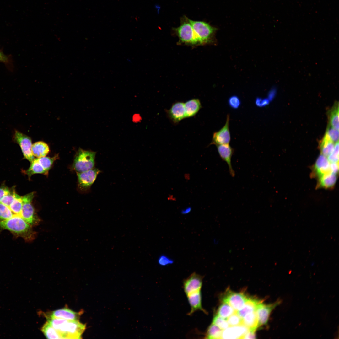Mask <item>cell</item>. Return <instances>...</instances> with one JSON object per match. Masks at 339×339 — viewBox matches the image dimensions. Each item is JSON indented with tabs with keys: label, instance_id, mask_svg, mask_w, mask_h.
Listing matches in <instances>:
<instances>
[{
	"label": "cell",
	"instance_id": "41",
	"mask_svg": "<svg viewBox=\"0 0 339 339\" xmlns=\"http://www.w3.org/2000/svg\"><path fill=\"white\" fill-rule=\"evenodd\" d=\"M10 191V190L7 187L5 186H1L0 187V201Z\"/></svg>",
	"mask_w": 339,
	"mask_h": 339
},
{
	"label": "cell",
	"instance_id": "22",
	"mask_svg": "<svg viewBox=\"0 0 339 339\" xmlns=\"http://www.w3.org/2000/svg\"><path fill=\"white\" fill-rule=\"evenodd\" d=\"M334 143L326 132L320 145L321 154L328 156L334 149L335 145Z\"/></svg>",
	"mask_w": 339,
	"mask_h": 339
},
{
	"label": "cell",
	"instance_id": "23",
	"mask_svg": "<svg viewBox=\"0 0 339 339\" xmlns=\"http://www.w3.org/2000/svg\"><path fill=\"white\" fill-rule=\"evenodd\" d=\"M242 324L249 330L256 331L259 327L257 316L256 311L246 315L242 318Z\"/></svg>",
	"mask_w": 339,
	"mask_h": 339
},
{
	"label": "cell",
	"instance_id": "4",
	"mask_svg": "<svg viewBox=\"0 0 339 339\" xmlns=\"http://www.w3.org/2000/svg\"><path fill=\"white\" fill-rule=\"evenodd\" d=\"M200 44L213 42L217 28L203 21H193L188 19Z\"/></svg>",
	"mask_w": 339,
	"mask_h": 339
},
{
	"label": "cell",
	"instance_id": "31",
	"mask_svg": "<svg viewBox=\"0 0 339 339\" xmlns=\"http://www.w3.org/2000/svg\"><path fill=\"white\" fill-rule=\"evenodd\" d=\"M22 205V196L17 194L15 199L9 207L14 214L19 215Z\"/></svg>",
	"mask_w": 339,
	"mask_h": 339
},
{
	"label": "cell",
	"instance_id": "42",
	"mask_svg": "<svg viewBox=\"0 0 339 339\" xmlns=\"http://www.w3.org/2000/svg\"><path fill=\"white\" fill-rule=\"evenodd\" d=\"M339 169L338 162L330 163V170L331 172L336 175Z\"/></svg>",
	"mask_w": 339,
	"mask_h": 339
},
{
	"label": "cell",
	"instance_id": "34",
	"mask_svg": "<svg viewBox=\"0 0 339 339\" xmlns=\"http://www.w3.org/2000/svg\"><path fill=\"white\" fill-rule=\"evenodd\" d=\"M212 323L218 326L222 330L226 329L229 326L226 319L224 318L217 315L214 316Z\"/></svg>",
	"mask_w": 339,
	"mask_h": 339
},
{
	"label": "cell",
	"instance_id": "5",
	"mask_svg": "<svg viewBox=\"0 0 339 339\" xmlns=\"http://www.w3.org/2000/svg\"><path fill=\"white\" fill-rule=\"evenodd\" d=\"M35 194L32 192L22 196L23 205L19 215L31 226L37 225L40 221L32 203Z\"/></svg>",
	"mask_w": 339,
	"mask_h": 339
},
{
	"label": "cell",
	"instance_id": "12",
	"mask_svg": "<svg viewBox=\"0 0 339 339\" xmlns=\"http://www.w3.org/2000/svg\"><path fill=\"white\" fill-rule=\"evenodd\" d=\"M168 117L173 124H178L181 120L186 118L184 103L177 102L173 103L169 110H166Z\"/></svg>",
	"mask_w": 339,
	"mask_h": 339
},
{
	"label": "cell",
	"instance_id": "19",
	"mask_svg": "<svg viewBox=\"0 0 339 339\" xmlns=\"http://www.w3.org/2000/svg\"><path fill=\"white\" fill-rule=\"evenodd\" d=\"M186 118L193 117L198 112L202 107L200 100L198 99L190 100L184 103Z\"/></svg>",
	"mask_w": 339,
	"mask_h": 339
},
{
	"label": "cell",
	"instance_id": "3",
	"mask_svg": "<svg viewBox=\"0 0 339 339\" xmlns=\"http://www.w3.org/2000/svg\"><path fill=\"white\" fill-rule=\"evenodd\" d=\"M96 153L79 148L76 153L72 169L77 173L84 172L94 168Z\"/></svg>",
	"mask_w": 339,
	"mask_h": 339
},
{
	"label": "cell",
	"instance_id": "40",
	"mask_svg": "<svg viewBox=\"0 0 339 339\" xmlns=\"http://www.w3.org/2000/svg\"><path fill=\"white\" fill-rule=\"evenodd\" d=\"M255 103L257 106L261 107L267 105L269 103V100L266 99L258 98L256 99Z\"/></svg>",
	"mask_w": 339,
	"mask_h": 339
},
{
	"label": "cell",
	"instance_id": "29",
	"mask_svg": "<svg viewBox=\"0 0 339 339\" xmlns=\"http://www.w3.org/2000/svg\"><path fill=\"white\" fill-rule=\"evenodd\" d=\"M58 158L59 156L57 154L52 157L44 156L37 158V159L44 169L46 171L48 172L51 168L54 161Z\"/></svg>",
	"mask_w": 339,
	"mask_h": 339
},
{
	"label": "cell",
	"instance_id": "14",
	"mask_svg": "<svg viewBox=\"0 0 339 339\" xmlns=\"http://www.w3.org/2000/svg\"><path fill=\"white\" fill-rule=\"evenodd\" d=\"M249 330V329L243 324L230 326L222 331L221 338L243 339Z\"/></svg>",
	"mask_w": 339,
	"mask_h": 339
},
{
	"label": "cell",
	"instance_id": "18",
	"mask_svg": "<svg viewBox=\"0 0 339 339\" xmlns=\"http://www.w3.org/2000/svg\"><path fill=\"white\" fill-rule=\"evenodd\" d=\"M187 296L191 309L189 315H191L197 310H200L206 312L202 306L201 291L191 293Z\"/></svg>",
	"mask_w": 339,
	"mask_h": 339
},
{
	"label": "cell",
	"instance_id": "2",
	"mask_svg": "<svg viewBox=\"0 0 339 339\" xmlns=\"http://www.w3.org/2000/svg\"><path fill=\"white\" fill-rule=\"evenodd\" d=\"M31 226L18 215L14 214L11 218L0 222V228L9 230L28 241L33 240L36 236Z\"/></svg>",
	"mask_w": 339,
	"mask_h": 339
},
{
	"label": "cell",
	"instance_id": "15",
	"mask_svg": "<svg viewBox=\"0 0 339 339\" xmlns=\"http://www.w3.org/2000/svg\"><path fill=\"white\" fill-rule=\"evenodd\" d=\"M218 153L222 159L227 164L229 171L231 175L234 177L235 173L233 169L231 163V159L234 153V149L229 144L216 145Z\"/></svg>",
	"mask_w": 339,
	"mask_h": 339
},
{
	"label": "cell",
	"instance_id": "6",
	"mask_svg": "<svg viewBox=\"0 0 339 339\" xmlns=\"http://www.w3.org/2000/svg\"><path fill=\"white\" fill-rule=\"evenodd\" d=\"M175 30L181 42L191 45L200 44L188 19Z\"/></svg>",
	"mask_w": 339,
	"mask_h": 339
},
{
	"label": "cell",
	"instance_id": "9",
	"mask_svg": "<svg viewBox=\"0 0 339 339\" xmlns=\"http://www.w3.org/2000/svg\"><path fill=\"white\" fill-rule=\"evenodd\" d=\"M262 302L258 304L256 310L259 327L267 325L271 312L281 304L282 301L279 299L272 303L268 304H263Z\"/></svg>",
	"mask_w": 339,
	"mask_h": 339
},
{
	"label": "cell",
	"instance_id": "39",
	"mask_svg": "<svg viewBox=\"0 0 339 339\" xmlns=\"http://www.w3.org/2000/svg\"><path fill=\"white\" fill-rule=\"evenodd\" d=\"M158 261L159 263L162 266H165L173 263V261L172 260L164 255L160 257Z\"/></svg>",
	"mask_w": 339,
	"mask_h": 339
},
{
	"label": "cell",
	"instance_id": "20",
	"mask_svg": "<svg viewBox=\"0 0 339 339\" xmlns=\"http://www.w3.org/2000/svg\"><path fill=\"white\" fill-rule=\"evenodd\" d=\"M262 301L257 299L249 297L243 308L237 312L242 318L247 314L256 311L257 305Z\"/></svg>",
	"mask_w": 339,
	"mask_h": 339
},
{
	"label": "cell",
	"instance_id": "32",
	"mask_svg": "<svg viewBox=\"0 0 339 339\" xmlns=\"http://www.w3.org/2000/svg\"><path fill=\"white\" fill-rule=\"evenodd\" d=\"M14 215L8 207L0 202V222L11 218Z\"/></svg>",
	"mask_w": 339,
	"mask_h": 339
},
{
	"label": "cell",
	"instance_id": "33",
	"mask_svg": "<svg viewBox=\"0 0 339 339\" xmlns=\"http://www.w3.org/2000/svg\"><path fill=\"white\" fill-rule=\"evenodd\" d=\"M227 319L229 326H234L242 324V318L237 311L228 317Z\"/></svg>",
	"mask_w": 339,
	"mask_h": 339
},
{
	"label": "cell",
	"instance_id": "28",
	"mask_svg": "<svg viewBox=\"0 0 339 339\" xmlns=\"http://www.w3.org/2000/svg\"><path fill=\"white\" fill-rule=\"evenodd\" d=\"M236 312L229 305L223 303L219 307L217 315L225 319H227L230 315Z\"/></svg>",
	"mask_w": 339,
	"mask_h": 339
},
{
	"label": "cell",
	"instance_id": "27",
	"mask_svg": "<svg viewBox=\"0 0 339 339\" xmlns=\"http://www.w3.org/2000/svg\"><path fill=\"white\" fill-rule=\"evenodd\" d=\"M41 330L47 339H62L59 333L47 321L43 325Z\"/></svg>",
	"mask_w": 339,
	"mask_h": 339
},
{
	"label": "cell",
	"instance_id": "26",
	"mask_svg": "<svg viewBox=\"0 0 339 339\" xmlns=\"http://www.w3.org/2000/svg\"><path fill=\"white\" fill-rule=\"evenodd\" d=\"M25 172L29 178L35 174H40L48 175V172L46 171L40 164L37 158H35L31 162L30 167Z\"/></svg>",
	"mask_w": 339,
	"mask_h": 339
},
{
	"label": "cell",
	"instance_id": "43",
	"mask_svg": "<svg viewBox=\"0 0 339 339\" xmlns=\"http://www.w3.org/2000/svg\"><path fill=\"white\" fill-rule=\"evenodd\" d=\"M256 331L250 330L245 334L243 339H255L256 338Z\"/></svg>",
	"mask_w": 339,
	"mask_h": 339
},
{
	"label": "cell",
	"instance_id": "36",
	"mask_svg": "<svg viewBox=\"0 0 339 339\" xmlns=\"http://www.w3.org/2000/svg\"><path fill=\"white\" fill-rule=\"evenodd\" d=\"M327 159L330 163L338 162L339 142L336 143L332 152L328 156Z\"/></svg>",
	"mask_w": 339,
	"mask_h": 339
},
{
	"label": "cell",
	"instance_id": "45",
	"mask_svg": "<svg viewBox=\"0 0 339 339\" xmlns=\"http://www.w3.org/2000/svg\"><path fill=\"white\" fill-rule=\"evenodd\" d=\"M191 210V208H187L185 209L182 212V213H183V214H186V213H187L189 212Z\"/></svg>",
	"mask_w": 339,
	"mask_h": 339
},
{
	"label": "cell",
	"instance_id": "30",
	"mask_svg": "<svg viewBox=\"0 0 339 339\" xmlns=\"http://www.w3.org/2000/svg\"><path fill=\"white\" fill-rule=\"evenodd\" d=\"M222 330L215 325L212 323L209 326L206 334V338L221 339Z\"/></svg>",
	"mask_w": 339,
	"mask_h": 339
},
{
	"label": "cell",
	"instance_id": "17",
	"mask_svg": "<svg viewBox=\"0 0 339 339\" xmlns=\"http://www.w3.org/2000/svg\"><path fill=\"white\" fill-rule=\"evenodd\" d=\"M314 172L318 178L331 172L330 163L326 156L321 154L320 155L314 165Z\"/></svg>",
	"mask_w": 339,
	"mask_h": 339
},
{
	"label": "cell",
	"instance_id": "38",
	"mask_svg": "<svg viewBox=\"0 0 339 339\" xmlns=\"http://www.w3.org/2000/svg\"><path fill=\"white\" fill-rule=\"evenodd\" d=\"M228 103L231 108L237 109L240 106L241 101L238 97L234 95L229 98L228 100Z\"/></svg>",
	"mask_w": 339,
	"mask_h": 339
},
{
	"label": "cell",
	"instance_id": "7",
	"mask_svg": "<svg viewBox=\"0 0 339 339\" xmlns=\"http://www.w3.org/2000/svg\"><path fill=\"white\" fill-rule=\"evenodd\" d=\"M249 297L242 292L237 293L228 289L222 298L223 303H226L237 311L241 309Z\"/></svg>",
	"mask_w": 339,
	"mask_h": 339
},
{
	"label": "cell",
	"instance_id": "25",
	"mask_svg": "<svg viewBox=\"0 0 339 339\" xmlns=\"http://www.w3.org/2000/svg\"><path fill=\"white\" fill-rule=\"evenodd\" d=\"M336 179V175L330 172L319 178V185L326 188H331L335 184Z\"/></svg>",
	"mask_w": 339,
	"mask_h": 339
},
{
	"label": "cell",
	"instance_id": "11",
	"mask_svg": "<svg viewBox=\"0 0 339 339\" xmlns=\"http://www.w3.org/2000/svg\"><path fill=\"white\" fill-rule=\"evenodd\" d=\"M229 121L230 116L228 114L224 126L218 131L213 133L212 142L210 145L215 144L216 146L229 144L231 140L229 129Z\"/></svg>",
	"mask_w": 339,
	"mask_h": 339
},
{
	"label": "cell",
	"instance_id": "44",
	"mask_svg": "<svg viewBox=\"0 0 339 339\" xmlns=\"http://www.w3.org/2000/svg\"><path fill=\"white\" fill-rule=\"evenodd\" d=\"M6 58L0 51V61H5Z\"/></svg>",
	"mask_w": 339,
	"mask_h": 339
},
{
	"label": "cell",
	"instance_id": "10",
	"mask_svg": "<svg viewBox=\"0 0 339 339\" xmlns=\"http://www.w3.org/2000/svg\"><path fill=\"white\" fill-rule=\"evenodd\" d=\"M100 172L98 169L93 168L84 172L77 173L78 185L80 189L85 191L89 189Z\"/></svg>",
	"mask_w": 339,
	"mask_h": 339
},
{
	"label": "cell",
	"instance_id": "21",
	"mask_svg": "<svg viewBox=\"0 0 339 339\" xmlns=\"http://www.w3.org/2000/svg\"><path fill=\"white\" fill-rule=\"evenodd\" d=\"M50 151L48 145L44 142L38 141L32 145V154L34 156L37 158L46 156Z\"/></svg>",
	"mask_w": 339,
	"mask_h": 339
},
{
	"label": "cell",
	"instance_id": "16",
	"mask_svg": "<svg viewBox=\"0 0 339 339\" xmlns=\"http://www.w3.org/2000/svg\"><path fill=\"white\" fill-rule=\"evenodd\" d=\"M83 311L74 312L65 308L58 309L47 314L46 317L60 318L70 320H79Z\"/></svg>",
	"mask_w": 339,
	"mask_h": 339
},
{
	"label": "cell",
	"instance_id": "37",
	"mask_svg": "<svg viewBox=\"0 0 339 339\" xmlns=\"http://www.w3.org/2000/svg\"><path fill=\"white\" fill-rule=\"evenodd\" d=\"M326 133L334 143H336L338 141V130H336L329 125L327 127Z\"/></svg>",
	"mask_w": 339,
	"mask_h": 339
},
{
	"label": "cell",
	"instance_id": "8",
	"mask_svg": "<svg viewBox=\"0 0 339 339\" xmlns=\"http://www.w3.org/2000/svg\"><path fill=\"white\" fill-rule=\"evenodd\" d=\"M14 139L20 146L24 158L31 163L35 159L32 152V144L31 138L18 131H15Z\"/></svg>",
	"mask_w": 339,
	"mask_h": 339
},
{
	"label": "cell",
	"instance_id": "24",
	"mask_svg": "<svg viewBox=\"0 0 339 339\" xmlns=\"http://www.w3.org/2000/svg\"><path fill=\"white\" fill-rule=\"evenodd\" d=\"M329 125L339 130V103L336 101L329 113Z\"/></svg>",
	"mask_w": 339,
	"mask_h": 339
},
{
	"label": "cell",
	"instance_id": "35",
	"mask_svg": "<svg viewBox=\"0 0 339 339\" xmlns=\"http://www.w3.org/2000/svg\"><path fill=\"white\" fill-rule=\"evenodd\" d=\"M16 194L14 190H10L1 200L0 202L9 207L15 199Z\"/></svg>",
	"mask_w": 339,
	"mask_h": 339
},
{
	"label": "cell",
	"instance_id": "1",
	"mask_svg": "<svg viewBox=\"0 0 339 339\" xmlns=\"http://www.w3.org/2000/svg\"><path fill=\"white\" fill-rule=\"evenodd\" d=\"M47 321L59 333L62 339H80L86 329V325L79 320L46 317Z\"/></svg>",
	"mask_w": 339,
	"mask_h": 339
},
{
	"label": "cell",
	"instance_id": "13",
	"mask_svg": "<svg viewBox=\"0 0 339 339\" xmlns=\"http://www.w3.org/2000/svg\"><path fill=\"white\" fill-rule=\"evenodd\" d=\"M202 280V277L196 273L191 275L184 282V289L186 295L201 291Z\"/></svg>",
	"mask_w": 339,
	"mask_h": 339
}]
</instances>
